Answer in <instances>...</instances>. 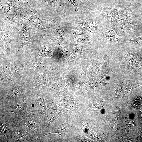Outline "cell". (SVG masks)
<instances>
[{"instance_id":"cell-1","label":"cell","mask_w":142,"mask_h":142,"mask_svg":"<svg viewBox=\"0 0 142 142\" xmlns=\"http://www.w3.org/2000/svg\"><path fill=\"white\" fill-rule=\"evenodd\" d=\"M109 67L117 76L128 79H135L142 76V55L133 48L114 50Z\"/></svg>"},{"instance_id":"cell-2","label":"cell","mask_w":142,"mask_h":142,"mask_svg":"<svg viewBox=\"0 0 142 142\" xmlns=\"http://www.w3.org/2000/svg\"><path fill=\"white\" fill-rule=\"evenodd\" d=\"M7 116L12 142H31L35 140L36 138L30 128L20 123L18 119L16 120Z\"/></svg>"},{"instance_id":"cell-3","label":"cell","mask_w":142,"mask_h":142,"mask_svg":"<svg viewBox=\"0 0 142 142\" xmlns=\"http://www.w3.org/2000/svg\"><path fill=\"white\" fill-rule=\"evenodd\" d=\"M115 84L114 87L115 94L119 97H123L131 94L135 88L142 85L135 79H125L116 75L113 80Z\"/></svg>"},{"instance_id":"cell-4","label":"cell","mask_w":142,"mask_h":142,"mask_svg":"<svg viewBox=\"0 0 142 142\" xmlns=\"http://www.w3.org/2000/svg\"><path fill=\"white\" fill-rule=\"evenodd\" d=\"M28 105L35 114L43 123L45 127L49 126L47 116V106L43 94H38L33 97L29 96Z\"/></svg>"},{"instance_id":"cell-5","label":"cell","mask_w":142,"mask_h":142,"mask_svg":"<svg viewBox=\"0 0 142 142\" xmlns=\"http://www.w3.org/2000/svg\"><path fill=\"white\" fill-rule=\"evenodd\" d=\"M106 13L110 19L116 26L130 28L136 24L135 21L128 14L121 10L113 8L108 11Z\"/></svg>"},{"instance_id":"cell-6","label":"cell","mask_w":142,"mask_h":142,"mask_svg":"<svg viewBox=\"0 0 142 142\" xmlns=\"http://www.w3.org/2000/svg\"><path fill=\"white\" fill-rule=\"evenodd\" d=\"M27 115L24 122V125L30 128L33 131L36 139L42 137V130L45 127L40 118L34 113L28 104L27 107Z\"/></svg>"},{"instance_id":"cell-7","label":"cell","mask_w":142,"mask_h":142,"mask_svg":"<svg viewBox=\"0 0 142 142\" xmlns=\"http://www.w3.org/2000/svg\"><path fill=\"white\" fill-rule=\"evenodd\" d=\"M29 96L27 95L21 102L11 108L8 113L13 112L17 116L18 120L24 125V122L27 115V106L28 104Z\"/></svg>"},{"instance_id":"cell-8","label":"cell","mask_w":142,"mask_h":142,"mask_svg":"<svg viewBox=\"0 0 142 142\" xmlns=\"http://www.w3.org/2000/svg\"><path fill=\"white\" fill-rule=\"evenodd\" d=\"M47 116L49 126L59 116L67 113L65 109L55 104L52 100H46Z\"/></svg>"},{"instance_id":"cell-9","label":"cell","mask_w":142,"mask_h":142,"mask_svg":"<svg viewBox=\"0 0 142 142\" xmlns=\"http://www.w3.org/2000/svg\"><path fill=\"white\" fill-rule=\"evenodd\" d=\"M105 42L109 45H119L125 41V39L114 29L108 28L106 30L104 35Z\"/></svg>"},{"instance_id":"cell-10","label":"cell","mask_w":142,"mask_h":142,"mask_svg":"<svg viewBox=\"0 0 142 142\" xmlns=\"http://www.w3.org/2000/svg\"><path fill=\"white\" fill-rule=\"evenodd\" d=\"M7 115L6 114H0V142H12Z\"/></svg>"},{"instance_id":"cell-11","label":"cell","mask_w":142,"mask_h":142,"mask_svg":"<svg viewBox=\"0 0 142 142\" xmlns=\"http://www.w3.org/2000/svg\"><path fill=\"white\" fill-rule=\"evenodd\" d=\"M81 26L85 30L89 32L94 31L97 30V27L94 21L90 19H81L79 20Z\"/></svg>"},{"instance_id":"cell-12","label":"cell","mask_w":142,"mask_h":142,"mask_svg":"<svg viewBox=\"0 0 142 142\" xmlns=\"http://www.w3.org/2000/svg\"><path fill=\"white\" fill-rule=\"evenodd\" d=\"M69 126L68 124L66 123L60 125L56 127L52 132L43 135L42 137L53 133H57L62 135L63 134L67 132L69 130Z\"/></svg>"},{"instance_id":"cell-13","label":"cell","mask_w":142,"mask_h":142,"mask_svg":"<svg viewBox=\"0 0 142 142\" xmlns=\"http://www.w3.org/2000/svg\"><path fill=\"white\" fill-rule=\"evenodd\" d=\"M72 32L74 36L79 40L85 42L87 40V38L83 32L77 29L72 30Z\"/></svg>"},{"instance_id":"cell-14","label":"cell","mask_w":142,"mask_h":142,"mask_svg":"<svg viewBox=\"0 0 142 142\" xmlns=\"http://www.w3.org/2000/svg\"><path fill=\"white\" fill-rule=\"evenodd\" d=\"M128 41L130 43L134 45L142 47V36L133 39H130Z\"/></svg>"},{"instance_id":"cell-15","label":"cell","mask_w":142,"mask_h":142,"mask_svg":"<svg viewBox=\"0 0 142 142\" xmlns=\"http://www.w3.org/2000/svg\"><path fill=\"white\" fill-rule=\"evenodd\" d=\"M56 35L57 38L62 42H63V38L64 35L63 26H60L57 30Z\"/></svg>"},{"instance_id":"cell-16","label":"cell","mask_w":142,"mask_h":142,"mask_svg":"<svg viewBox=\"0 0 142 142\" xmlns=\"http://www.w3.org/2000/svg\"><path fill=\"white\" fill-rule=\"evenodd\" d=\"M74 6L75 8V11H78V9L77 6L75 3V0H68Z\"/></svg>"},{"instance_id":"cell-17","label":"cell","mask_w":142,"mask_h":142,"mask_svg":"<svg viewBox=\"0 0 142 142\" xmlns=\"http://www.w3.org/2000/svg\"><path fill=\"white\" fill-rule=\"evenodd\" d=\"M88 0H80V1L82 3H84L87 2Z\"/></svg>"},{"instance_id":"cell-18","label":"cell","mask_w":142,"mask_h":142,"mask_svg":"<svg viewBox=\"0 0 142 142\" xmlns=\"http://www.w3.org/2000/svg\"><path fill=\"white\" fill-rule=\"evenodd\" d=\"M60 3L62 4H63L65 3L63 0H60Z\"/></svg>"}]
</instances>
